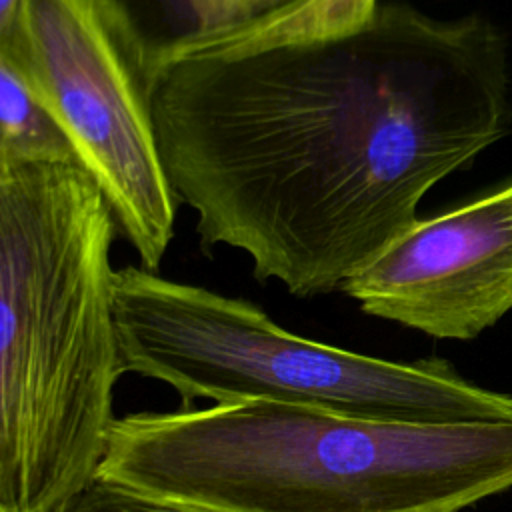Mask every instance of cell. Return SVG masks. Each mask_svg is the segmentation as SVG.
Returning <instances> with one entry per match:
<instances>
[{"mask_svg":"<svg viewBox=\"0 0 512 512\" xmlns=\"http://www.w3.org/2000/svg\"><path fill=\"white\" fill-rule=\"evenodd\" d=\"M18 4L20 0H0V30H4L12 22Z\"/></svg>","mask_w":512,"mask_h":512,"instance_id":"10","label":"cell"},{"mask_svg":"<svg viewBox=\"0 0 512 512\" xmlns=\"http://www.w3.org/2000/svg\"><path fill=\"white\" fill-rule=\"evenodd\" d=\"M114 308L124 370L160 380L184 402H272L422 424L512 418L510 394L466 380L444 358L394 362L308 340L248 300L142 266L116 270Z\"/></svg>","mask_w":512,"mask_h":512,"instance_id":"4","label":"cell"},{"mask_svg":"<svg viewBox=\"0 0 512 512\" xmlns=\"http://www.w3.org/2000/svg\"><path fill=\"white\" fill-rule=\"evenodd\" d=\"M98 476L212 512H462L512 488V418L240 402L116 418Z\"/></svg>","mask_w":512,"mask_h":512,"instance_id":"3","label":"cell"},{"mask_svg":"<svg viewBox=\"0 0 512 512\" xmlns=\"http://www.w3.org/2000/svg\"><path fill=\"white\" fill-rule=\"evenodd\" d=\"M0 162L80 164L66 130L4 56H0Z\"/></svg>","mask_w":512,"mask_h":512,"instance_id":"8","label":"cell"},{"mask_svg":"<svg viewBox=\"0 0 512 512\" xmlns=\"http://www.w3.org/2000/svg\"><path fill=\"white\" fill-rule=\"evenodd\" d=\"M342 292L428 336L476 338L512 310V184L418 218Z\"/></svg>","mask_w":512,"mask_h":512,"instance_id":"6","label":"cell"},{"mask_svg":"<svg viewBox=\"0 0 512 512\" xmlns=\"http://www.w3.org/2000/svg\"><path fill=\"white\" fill-rule=\"evenodd\" d=\"M0 56L24 76L98 182L118 232L156 272L178 200L164 172L150 94L98 0H20Z\"/></svg>","mask_w":512,"mask_h":512,"instance_id":"5","label":"cell"},{"mask_svg":"<svg viewBox=\"0 0 512 512\" xmlns=\"http://www.w3.org/2000/svg\"><path fill=\"white\" fill-rule=\"evenodd\" d=\"M54 512H212L98 476Z\"/></svg>","mask_w":512,"mask_h":512,"instance_id":"9","label":"cell"},{"mask_svg":"<svg viewBox=\"0 0 512 512\" xmlns=\"http://www.w3.org/2000/svg\"><path fill=\"white\" fill-rule=\"evenodd\" d=\"M118 226L74 162H0V512H54L98 478L126 372Z\"/></svg>","mask_w":512,"mask_h":512,"instance_id":"2","label":"cell"},{"mask_svg":"<svg viewBox=\"0 0 512 512\" xmlns=\"http://www.w3.org/2000/svg\"><path fill=\"white\" fill-rule=\"evenodd\" d=\"M508 58L482 16L380 2L338 32L168 66L150 86L164 172L200 244L292 296L342 290L424 194L504 136Z\"/></svg>","mask_w":512,"mask_h":512,"instance_id":"1","label":"cell"},{"mask_svg":"<svg viewBox=\"0 0 512 512\" xmlns=\"http://www.w3.org/2000/svg\"><path fill=\"white\" fill-rule=\"evenodd\" d=\"M150 94L172 64L312 38L368 18L380 0H98Z\"/></svg>","mask_w":512,"mask_h":512,"instance_id":"7","label":"cell"}]
</instances>
